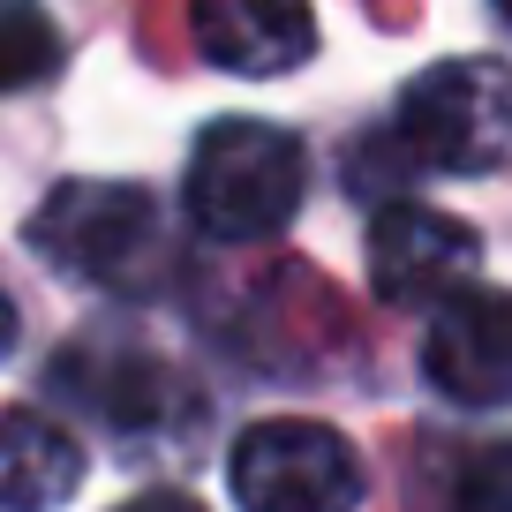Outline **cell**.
Wrapping results in <instances>:
<instances>
[{
	"instance_id": "5b68a950",
	"label": "cell",
	"mask_w": 512,
	"mask_h": 512,
	"mask_svg": "<svg viewBox=\"0 0 512 512\" xmlns=\"http://www.w3.org/2000/svg\"><path fill=\"white\" fill-rule=\"evenodd\" d=\"M422 369L460 407H505L512 400V294L505 287H452L430 302Z\"/></svg>"
},
{
	"instance_id": "8fae6325",
	"label": "cell",
	"mask_w": 512,
	"mask_h": 512,
	"mask_svg": "<svg viewBox=\"0 0 512 512\" xmlns=\"http://www.w3.org/2000/svg\"><path fill=\"white\" fill-rule=\"evenodd\" d=\"M121 512H204L196 497H181V490H144V497H128Z\"/></svg>"
},
{
	"instance_id": "9c48e42d",
	"label": "cell",
	"mask_w": 512,
	"mask_h": 512,
	"mask_svg": "<svg viewBox=\"0 0 512 512\" xmlns=\"http://www.w3.org/2000/svg\"><path fill=\"white\" fill-rule=\"evenodd\" d=\"M68 46L38 8H0V98L16 91H38L46 76H61Z\"/></svg>"
},
{
	"instance_id": "ba28073f",
	"label": "cell",
	"mask_w": 512,
	"mask_h": 512,
	"mask_svg": "<svg viewBox=\"0 0 512 512\" xmlns=\"http://www.w3.org/2000/svg\"><path fill=\"white\" fill-rule=\"evenodd\" d=\"M83 482V445L46 415H0V512H53Z\"/></svg>"
},
{
	"instance_id": "7c38bea8",
	"label": "cell",
	"mask_w": 512,
	"mask_h": 512,
	"mask_svg": "<svg viewBox=\"0 0 512 512\" xmlns=\"http://www.w3.org/2000/svg\"><path fill=\"white\" fill-rule=\"evenodd\" d=\"M16 347V302H8V294H0V354Z\"/></svg>"
},
{
	"instance_id": "4fadbf2b",
	"label": "cell",
	"mask_w": 512,
	"mask_h": 512,
	"mask_svg": "<svg viewBox=\"0 0 512 512\" xmlns=\"http://www.w3.org/2000/svg\"><path fill=\"white\" fill-rule=\"evenodd\" d=\"M497 8H505V16H512V0H497Z\"/></svg>"
},
{
	"instance_id": "277c9868",
	"label": "cell",
	"mask_w": 512,
	"mask_h": 512,
	"mask_svg": "<svg viewBox=\"0 0 512 512\" xmlns=\"http://www.w3.org/2000/svg\"><path fill=\"white\" fill-rule=\"evenodd\" d=\"M241 512H354L362 505V460L332 422H249L226 460Z\"/></svg>"
},
{
	"instance_id": "8992f818",
	"label": "cell",
	"mask_w": 512,
	"mask_h": 512,
	"mask_svg": "<svg viewBox=\"0 0 512 512\" xmlns=\"http://www.w3.org/2000/svg\"><path fill=\"white\" fill-rule=\"evenodd\" d=\"M467 264H475V234L430 204H392L369 226V287H377V302H400V309L445 302L452 287H467Z\"/></svg>"
},
{
	"instance_id": "52a82bcc",
	"label": "cell",
	"mask_w": 512,
	"mask_h": 512,
	"mask_svg": "<svg viewBox=\"0 0 512 512\" xmlns=\"http://www.w3.org/2000/svg\"><path fill=\"white\" fill-rule=\"evenodd\" d=\"M189 38L226 76H287L317 53L309 0H189Z\"/></svg>"
},
{
	"instance_id": "6da1fadb",
	"label": "cell",
	"mask_w": 512,
	"mask_h": 512,
	"mask_svg": "<svg viewBox=\"0 0 512 512\" xmlns=\"http://www.w3.org/2000/svg\"><path fill=\"white\" fill-rule=\"evenodd\" d=\"M309 159L279 121H211L189 151V219L211 241H264L302 211Z\"/></svg>"
},
{
	"instance_id": "7a4b0ae2",
	"label": "cell",
	"mask_w": 512,
	"mask_h": 512,
	"mask_svg": "<svg viewBox=\"0 0 512 512\" xmlns=\"http://www.w3.org/2000/svg\"><path fill=\"white\" fill-rule=\"evenodd\" d=\"M392 136L430 174H490L512 159V68L505 61H437L400 91Z\"/></svg>"
},
{
	"instance_id": "3957f363",
	"label": "cell",
	"mask_w": 512,
	"mask_h": 512,
	"mask_svg": "<svg viewBox=\"0 0 512 512\" xmlns=\"http://www.w3.org/2000/svg\"><path fill=\"white\" fill-rule=\"evenodd\" d=\"M31 241L68 279L144 287L151 264L166 256V219H159V196L136 189V181H61V189L38 204Z\"/></svg>"
},
{
	"instance_id": "30bf717a",
	"label": "cell",
	"mask_w": 512,
	"mask_h": 512,
	"mask_svg": "<svg viewBox=\"0 0 512 512\" xmlns=\"http://www.w3.org/2000/svg\"><path fill=\"white\" fill-rule=\"evenodd\" d=\"M452 512H512V445H482L452 482Z\"/></svg>"
}]
</instances>
